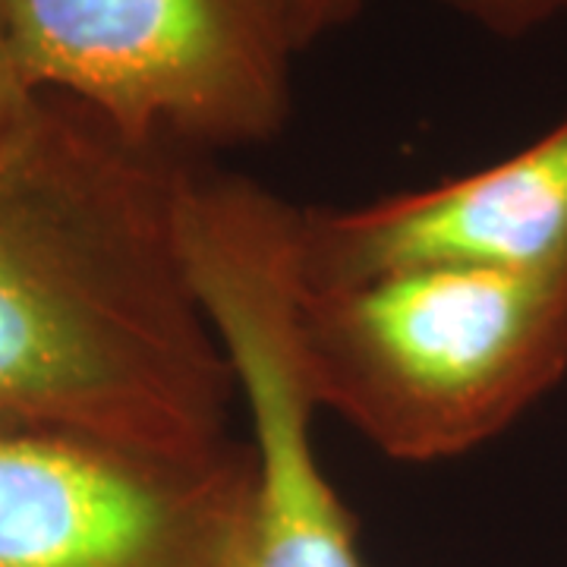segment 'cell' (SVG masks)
<instances>
[{"mask_svg": "<svg viewBox=\"0 0 567 567\" xmlns=\"http://www.w3.org/2000/svg\"><path fill=\"white\" fill-rule=\"evenodd\" d=\"M186 167L51 92L0 140V432L234 442V369L177 237Z\"/></svg>", "mask_w": 567, "mask_h": 567, "instance_id": "6da1fadb", "label": "cell"}, {"mask_svg": "<svg viewBox=\"0 0 567 567\" xmlns=\"http://www.w3.org/2000/svg\"><path fill=\"white\" fill-rule=\"evenodd\" d=\"M297 344L316 406L391 461L461 457L567 372V259L300 281Z\"/></svg>", "mask_w": 567, "mask_h": 567, "instance_id": "7a4b0ae2", "label": "cell"}, {"mask_svg": "<svg viewBox=\"0 0 567 567\" xmlns=\"http://www.w3.org/2000/svg\"><path fill=\"white\" fill-rule=\"evenodd\" d=\"M0 32L35 92L177 155L275 140L303 51L284 0H0Z\"/></svg>", "mask_w": 567, "mask_h": 567, "instance_id": "3957f363", "label": "cell"}, {"mask_svg": "<svg viewBox=\"0 0 567 567\" xmlns=\"http://www.w3.org/2000/svg\"><path fill=\"white\" fill-rule=\"evenodd\" d=\"M246 442L158 451L0 432V567H252Z\"/></svg>", "mask_w": 567, "mask_h": 567, "instance_id": "277c9868", "label": "cell"}, {"mask_svg": "<svg viewBox=\"0 0 567 567\" xmlns=\"http://www.w3.org/2000/svg\"><path fill=\"white\" fill-rule=\"evenodd\" d=\"M567 259V117L511 158L350 208H297V271L334 287L413 268Z\"/></svg>", "mask_w": 567, "mask_h": 567, "instance_id": "5b68a950", "label": "cell"}, {"mask_svg": "<svg viewBox=\"0 0 567 567\" xmlns=\"http://www.w3.org/2000/svg\"><path fill=\"white\" fill-rule=\"evenodd\" d=\"M215 331L249 416L256 476L252 567H365L353 517L316 447L293 297L244 284L215 306Z\"/></svg>", "mask_w": 567, "mask_h": 567, "instance_id": "8992f818", "label": "cell"}, {"mask_svg": "<svg viewBox=\"0 0 567 567\" xmlns=\"http://www.w3.org/2000/svg\"><path fill=\"white\" fill-rule=\"evenodd\" d=\"M442 3L498 35H524L567 10V0H442Z\"/></svg>", "mask_w": 567, "mask_h": 567, "instance_id": "52a82bcc", "label": "cell"}, {"mask_svg": "<svg viewBox=\"0 0 567 567\" xmlns=\"http://www.w3.org/2000/svg\"><path fill=\"white\" fill-rule=\"evenodd\" d=\"M360 3L363 0H284L300 48L312 44L316 39H322L324 32L344 25L347 20H353V13L360 10Z\"/></svg>", "mask_w": 567, "mask_h": 567, "instance_id": "ba28073f", "label": "cell"}, {"mask_svg": "<svg viewBox=\"0 0 567 567\" xmlns=\"http://www.w3.org/2000/svg\"><path fill=\"white\" fill-rule=\"evenodd\" d=\"M35 95H39V92L25 82L20 63H17L10 44H7L3 32H0V140L10 133L13 123L25 114V107L32 104Z\"/></svg>", "mask_w": 567, "mask_h": 567, "instance_id": "9c48e42d", "label": "cell"}]
</instances>
